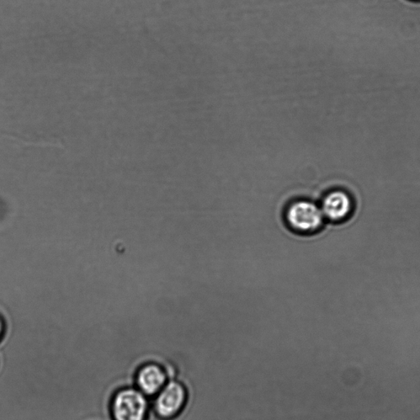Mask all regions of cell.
<instances>
[{
    "label": "cell",
    "instance_id": "1",
    "mask_svg": "<svg viewBox=\"0 0 420 420\" xmlns=\"http://www.w3.org/2000/svg\"><path fill=\"white\" fill-rule=\"evenodd\" d=\"M285 220L291 230L303 235L318 233L326 223L321 206L306 199L291 202L286 210Z\"/></svg>",
    "mask_w": 420,
    "mask_h": 420
},
{
    "label": "cell",
    "instance_id": "3",
    "mask_svg": "<svg viewBox=\"0 0 420 420\" xmlns=\"http://www.w3.org/2000/svg\"><path fill=\"white\" fill-rule=\"evenodd\" d=\"M188 402L185 386L177 380H168L156 396L154 409L158 418L172 419L179 416Z\"/></svg>",
    "mask_w": 420,
    "mask_h": 420
},
{
    "label": "cell",
    "instance_id": "5",
    "mask_svg": "<svg viewBox=\"0 0 420 420\" xmlns=\"http://www.w3.org/2000/svg\"><path fill=\"white\" fill-rule=\"evenodd\" d=\"M168 381L166 370L156 363L142 365L136 375V387L148 397H156Z\"/></svg>",
    "mask_w": 420,
    "mask_h": 420
},
{
    "label": "cell",
    "instance_id": "6",
    "mask_svg": "<svg viewBox=\"0 0 420 420\" xmlns=\"http://www.w3.org/2000/svg\"><path fill=\"white\" fill-rule=\"evenodd\" d=\"M5 332V323L3 320V318L0 316V340H1L4 337V334Z\"/></svg>",
    "mask_w": 420,
    "mask_h": 420
},
{
    "label": "cell",
    "instance_id": "2",
    "mask_svg": "<svg viewBox=\"0 0 420 420\" xmlns=\"http://www.w3.org/2000/svg\"><path fill=\"white\" fill-rule=\"evenodd\" d=\"M149 408L148 397L137 387L122 388L111 402L114 420H146Z\"/></svg>",
    "mask_w": 420,
    "mask_h": 420
},
{
    "label": "cell",
    "instance_id": "4",
    "mask_svg": "<svg viewBox=\"0 0 420 420\" xmlns=\"http://www.w3.org/2000/svg\"><path fill=\"white\" fill-rule=\"evenodd\" d=\"M321 208L326 222L338 225L350 219L355 210L352 195L343 188L329 189L323 195Z\"/></svg>",
    "mask_w": 420,
    "mask_h": 420
}]
</instances>
